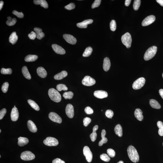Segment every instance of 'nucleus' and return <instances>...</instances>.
I'll return each instance as SVG.
<instances>
[{"mask_svg": "<svg viewBox=\"0 0 163 163\" xmlns=\"http://www.w3.org/2000/svg\"><path fill=\"white\" fill-rule=\"evenodd\" d=\"M128 156L132 162L136 163L139 160V156L136 148L133 146H130L127 149Z\"/></svg>", "mask_w": 163, "mask_h": 163, "instance_id": "1", "label": "nucleus"}, {"mask_svg": "<svg viewBox=\"0 0 163 163\" xmlns=\"http://www.w3.org/2000/svg\"><path fill=\"white\" fill-rule=\"evenodd\" d=\"M48 94L52 100L56 102H60L61 96L60 93L54 88H51L48 90Z\"/></svg>", "mask_w": 163, "mask_h": 163, "instance_id": "2", "label": "nucleus"}, {"mask_svg": "<svg viewBox=\"0 0 163 163\" xmlns=\"http://www.w3.org/2000/svg\"><path fill=\"white\" fill-rule=\"evenodd\" d=\"M157 51V47L154 46L148 48L144 55V59L145 61L150 60L155 55Z\"/></svg>", "mask_w": 163, "mask_h": 163, "instance_id": "3", "label": "nucleus"}, {"mask_svg": "<svg viewBox=\"0 0 163 163\" xmlns=\"http://www.w3.org/2000/svg\"><path fill=\"white\" fill-rule=\"evenodd\" d=\"M122 43L127 48H129L131 46L132 38L131 35L129 33H126L122 37Z\"/></svg>", "mask_w": 163, "mask_h": 163, "instance_id": "4", "label": "nucleus"}, {"mask_svg": "<svg viewBox=\"0 0 163 163\" xmlns=\"http://www.w3.org/2000/svg\"><path fill=\"white\" fill-rule=\"evenodd\" d=\"M145 79L143 77H140L134 82L132 85V87L134 90L140 89L144 86L145 83Z\"/></svg>", "mask_w": 163, "mask_h": 163, "instance_id": "5", "label": "nucleus"}, {"mask_svg": "<svg viewBox=\"0 0 163 163\" xmlns=\"http://www.w3.org/2000/svg\"><path fill=\"white\" fill-rule=\"evenodd\" d=\"M45 145L48 146H55L58 144L59 142L57 139L53 137H48L43 141Z\"/></svg>", "mask_w": 163, "mask_h": 163, "instance_id": "6", "label": "nucleus"}, {"mask_svg": "<svg viewBox=\"0 0 163 163\" xmlns=\"http://www.w3.org/2000/svg\"><path fill=\"white\" fill-rule=\"evenodd\" d=\"M35 155L30 151H25L22 153L21 158L22 160L25 161H29L35 158Z\"/></svg>", "mask_w": 163, "mask_h": 163, "instance_id": "7", "label": "nucleus"}, {"mask_svg": "<svg viewBox=\"0 0 163 163\" xmlns=\"http://www.w3.org/2000/svg\"><path fill=\"white\" fill-rule=\"evenodd\" d=\"M83 153L87 161L89 162H91L93 159V155L88 146H84L83 149Z\"/></svg>", "mask_w": 163, "mask_h": 163, "instance_id": "8", "label": "nucleus"}, {"mask_svg": "<svg viewBox=\"0 0 163 163\" xmlns=\"http://www.w3.org/2000/svg\"><path fill=\"white\" fill-rule=\"evenodd\" d=\"M96 83V80L89 76H86L82 81V83L86 86H91Z\"/></svg>", "mask_w": 163, "mask_h": 163, "instance_id": "9", "label": "nucleus"}, {"mask_svg": "<svg viewBox=\"0 0 163 163\" xmlns=\"http://www.w3.org/2000/svg\"><path fill=\"white\" fill-rule=\"evenodd\" d=\"M156 17L154 15L148 16L143 20L142 22V25L143 26H147L153 23Z\"/></svg>", "mask_w": 163, "mask_h": 163, "instance_id": "10", "label": "nucleus"}, {"mask_svg": "<svg viewBox=\"0 0 163 163\" xmlns=\"http://www.w3.org/2000/svg\"><path fill=\"white\" fill-rule=\"evenodd\" d=\"M49 118L53 122L61 124L62 122L61 117L55 112H51L49 114Z\"/></svg>", "mask_w": 163, "mask_h": 163, "instance_id": "11", "label": "nucleus"}, {"mask_svg": "<svg viewBox=\"0 0 163 163\" xmlns=\"http://www.w3.org/2000/svg\"><path fill=\"white\" fill-rule=\"evenodd\" d=\"M66 114L69 118H72L74 116V110L73 106L71 104H68L66 108Z\"/></svg>", "mask_w": 163, "mask_h": 163, "instance_id": "12", "label": "nucleus"}, {"mask_svg": "<svg viewBox=\"0 0 163 163\" xmlns=\"http://www.w3.org/2000/svg\"><path fill=\"white\" fill-rule=\"evenodd\" d=\"M63 37L65 41L70 44L74 45L77 43L76 39L72 35L65 34L63 35Z\"/></svg>", "mask_w": 163, "mask_h": 163, "instance_id": "13", "label": "nucleus"}, {"mask_svg": "<svg viewBox=\"0 0 163 163\" xmlns=\"http://www.w3.org/2000/svg\"><path fill=\"white\" fill-rule=\"evenodd\" d=\"M52 47L55 52L56 54L63 55L65 54L66 53L65 50L59 45L55 44H53Z\"/></svg>", "mask_w": 163, "mask_h": 163, "instance_id": "14", "label": "nucleus"}, {"mask_svg": "<svg viewBox=\"0 0 163 163\" xmlns=\"http://www.w3.org/2000/svg\"><path fill=\"white\" fill-rule=\"evenodd\" d=\"M94 95L96 97L100 99L106 98L108 96V94L107 92L102 90L95 91L94 93Z\"/></svg>", "mask_w": 163, "mask_h": 163, "instance_id": "15", "label": "nucleus"}, {"mask_svg": "<svg viewBox=\"0 0 163 163\" xmlns=\"http://www.w3.org/2000/svg\"><path fill=\"white\" fill-rule=\"evenodd\" d=\"M19 117V113L18 110L16 107L13 108L11 113V120L12 121H16L18 119Z\"/></svg>", "mask_w": 163, "mask_h": 163, "instance_id": "16", "label": "nucleus"}, {"mask_svg": "<svg viewBox=\"0 0 163 163\" xmlns=\"http://www.w3.org/2000/svg\"><path fill=\"white\" fill-rule=\"evenodd\" d=\"M93 20L92 19H89L85 20L77 24V26L80 28H86L88 24L93 23Z\"/></svg>", "mask_w": 163, "mask_h": 163, "instance_id": "17", "label": "nucleus"}, {"mask_svg": "<svg viewBox=\"0 0 163 163\" xmlns=\"http://www.w3.org/2000/svg\"><path fill=\"white\" fill-rule=\"evenodd\" d=\"M103 69L105 71H108L109 70L111 67V62L109 58H105L103 61Z\"/></svg>", "mask_w": 163, "mask_h": 163, "instance_id": "18", "label": "nucleus"}, {"mask_svg": "<svg viewBox=\"0 0 163 163\" xmlns=\"http://www.w3.org/2000/svg\"><path fill=\"white\" fill-rule=\"evenodd\" d=\"M37 72L38 75L42 78H46L47 75L46 71L42 67H38L37 69Z\"/></svg>", "mask_w": 163, "mask_h": 163, "instance_id": "19", "label": "nucleus"}, {"mask_svg": "<svg viewBox=\"0 0 163 163\" xmlns=\"http://www.w3.org/2000/svg\"><path fill=\"white\" fill-rule=\"evenodd\" d=\"M27 126L29 130L33 133H35L37 131V128L34 123L31 120H29L27 122Z\"/></svg>", "mask_w": 163, "mask_h": 163, "instance_id": "20", "label": "nucleus"}, {"mask_svg": "<svg viewBox=\"0 0 163 163\" xmlns=\"http://www.w3.org/2000/svg\"><path fill=\"white\" fill-rule=\"evenodd\" d=\"M142 114L143 112L141 109H136L134 113L135 117L138 120L140 121H142L143 118Z\"/></svg>", "mask_w": 163, "mask_h": 163, "instance_id": "21", "label": "nucleus"}, {"mask_svg": "<svg viewBox=\"0 0 163 163\" xmlns=\"http://www.w3.org/2000/svg\"><path fill=\"white\" fill-rule=\"evenodd\" d=\"M34 3L35 5H40L42 7L45 9H47L48 7V3L45 0H35L34 1Z\"/></svg>", "mask_w": 163, "mask_h": 163, "instance_id": "22", "label": "nucleus"}, {"mask_svg": "<svg viewBox=\"0 0 163 163\" xmlns=\"http://www.w3.org/2000/svg\"><path fill=\"white\" fill-rule=\"evenodd\" d=\"M106 135V132L105 130L103 129L102 130L101 133V137L102 139L98 143V145L99 146H102L104 143H107L108 141V139L105 137V135Z\"/></svg>", "mask_w": 163, "mask_h": 163, "instance_id": "23", "label": "nucleus"}, {"mask_svg": "<svg viewBox=\"0 0 163 163\" xmlns=\"http://www.w3.org/2000/svg\"><path fill=\"white\" fill-rule=\"evenodd\" d=\"M18 36H17L16 32H13L11 34L9 37V41L12 45H14L17 43L18 40Z\"/></svg>", "mask_w": 163, "mask_h": 163, "instance_id": "24", "label": "nucleus"}, {"mask_svg": "<svg viewBox=\"0 0 163 163\" xmlns=\"http://www.w3.org/2000/svg\"><path fill=\"white\" fill-rule=\"evenodd\" d=\"M67 72L66 71H63L60 73L56 74L54 76V78L56 80H61L67 77Z\"/></svg>", "mask_w": 163, "mask_h": 163, "instance_id": "25", "label": "nucleus"}, {"mask_svg": "<svg viewBox=\"0 0 163 163\" xmlns=\"http://www.w3.org/2000/svg\"><path fill=\"white\" fill-rule=\"evenodd\" d=\"M18 144L19 146H22L27 144L28 143V138L24 137H20L18 138Z\"/></svg>", "mask_w": 163, "mask_h": 163, "instance_id": "26", "label": "nucleus"}, {"mask_svg": "<svg viewBox=\"0 0 163 163\" xmlns=\"http://www.w3.org/2000/svg\"><path fill=\"white\" fill-rule=\"evenodd\" d=\"M150 104L151 107L154 109H160L161 108V106L159 104V103L156 100L152 99L150 100Z\"/></svg>", "mask_w": 163, "mask_h": 163, "instance_id": "27", "label": "nucleus"}, {"mask_svg": "<svg viewBox=\"0 0 163 163\" xmlns=\"http://www.w3.org/2000/svg\"><path fill=\"white\" fill-rule=\"evenodd\" d=\"M98 126L97 125H96L93 127V132L90 136V139L92 141L94 142L96 139L97 137V134L96 132V131L98 129Z\"/></svg>", "mask_w": 163, "mask_h": 163, "instance_id": "28", "label": "nucleus"}, {"mask_svg": "<svg viewBox=\"0 0 163 163\" xmlns=\"http://www.w3.org/2000/svg\"><path fill=\"white\" fill-rule=\"evenodd\" d=\"M116 135L119 137H122L123 135V130L122 126L120 124L116 125L114 129Z\"/></svg>", "mask_w": 163, "mask_h": 163, "instance_id": "29", "label": "nucleus"}, {"mask_svg": "<svg viewBox=\"0 0 163 163\" xmlns=\"http://www.w3.org/2000/svg\"><path fill=\"white\" fill-rule=\"evenodd\" d=\"M22 73L24 77L26 78L28 80H30L31 79V76L29 72L28 69L26 66H24L22 69Z\"/></svg>", "mask_w": 163, "mask_h": 163, "instance_id": "30", "label": "nucleus"}, {"mask_svg": "<svg viewBox=\"0 0 163 163\" xmlns=\"http://www.w3.org/2000/svg\"><path fill=\"white\" fill-rule=\"evenodd\" d=\"M38 56L34 55H29L25 58V61L26 62H33L36 61L38 59Z\"/></svg>", "mask_w": 163, "mask_h": 163, "instance_id": "31", "label": "nucleus"}, {"mask_svg": "<svg viewBox=\"0 0 163 163\" xmlns=\"http://www.w3.org/2000/svg\"><path fill=\"white\" fill-rule=\"evenodd\" d=\"M28 102L31 107L35 110L38 111L40 110L39 106L35 101L31 99H28Z\"/></svg>", "mask_w": 163, "mask_h": 163, "instance_id": "32", "label": "nucleus"}, {"mask_svg": "<svg viewBox=\"0 0 163 163\" xmlns=\"http://www.w3.org/2000/svg\"><path fill=\"white\" fill-rule=\"evenodd\" d=\"M8 20L6 22V24L9 26H12L15 25L17 22V19L15 18H11L10 17H7Z\"/></svg>", "mask_w": 163, "mask_h": 163, "instance_id": "33", "label": "nucleus"}, {"mask_svg": "<svg viewBox=\"0 0 163 163\" xmlns=\"http://www.w3.org/2000/svg\"><path fill=\"white\" fill-rule=\"evenodd\" d=\"M93 52V49L91 47H89L85 49L83 56L84 57H88L91 55Z\"/></svg>", "mask_w": 163, "mask_h": 163, "instance_id": "34", "label": "nucleus"}, {"mask_svg": "<svg viewBox=\"0 0 163 163\" xmlns=\"http://www.w3.org/2000/svg\"><path fill=\"white\" fill-rule=\"evenodd\" d=\"M157 126L159 128V134L160 136H163V123L162 122L159 121L157 122Z\"/></svg>", "mask_w": 163, "mask_h": 163, "instance_id": "35", "label": "nucleus"}, {"mask_svg": "<svg viewBox=\"0 0 163 163\" xmlns=\"http://www.w3.org/2000/svg\"><path fill=\"white\" fill-rule=\"evenodd\" d=\"M73 96V93L71 91L65 92L63 95V96L66 99H72Z\"/></svg>", "mask_w": 163, "mask_h": 163, "instance_id": "36", "label": "nucleus"}, {"mask_svg": "<svg viewBox=\"0 0 163 163\" xmlns=\"http://www.w3.org/2000/svg\"><path fill=\"white\" fill-rule=\"evenodd\" d=\"M56 88L58 91H61L62 90L67 91L68 90V88L65 85L61 84L57 85Z\"/></svg>", "mask_w": 163, "mask_h": 163, "instance_id": "37", "label": "nucleus"}, {"mask_svg": "<svg viewBox=\"0 0 163 163\" xmlns=\"http://www.w3.org/2000/svg\"><path fill=\"white\" fill-rule=\"evenodd\" d=\"M140 3L141 1L140 0H135L134 1L133 7L135 10H138L140 6Z\"/></svg>", "mask_w": 163, "mask_h": 163, "instance_id": "38", "label": "nucleus"}, {"mask_svg": "<svg viewBox=\"0 0 163 163\" xmlns=\"http://www.w3.org/2000/svg\"><path fill=\"white\" fill-rule=\"evenodd\" d=\"M12 72V70L11 68H2L1 70V73L3 75H11Z\"/></svg>", "mask_w": 163, "mask_h": 163, "instance_id": "39", "label": "nucleus"}, {"mask_svg": "<svg viewBox=\"0 0 163 163\" xmlns=\"http://www.w3.org/2000/svg\"><path fill=\"white\" fill-rule=\"evenodd\" d=\"M100 158L102 160L106 162H109L110 160V158L106 154H102L100 156Z\"/></svg>", "mask_w": 163, "mask_h": 163, "instance_id": "40", "label": "nucleus"}, {"mask_svg": "<svg viewBox=\"0 0 163 163\" xmlns=\"http://www.w3.org/2000/svg\"><path fill=\"white\" fill-rule=\"evenodd\" d=\"M110 29L112 31H115L116 28V24L115 21L113 20L111 21L110 24Z\"/></svg>", "mask_w": 163, "mask_h": 163, "instance_id": "41", "label": "nucleus"}, {"mask_svg": "<svg viewBox=\"0 0 163 163\" xmlns=\"http://www.w3.org/2000/svg\"><path fill=\"white\" fill-rule=\"evenodd\" d=\"M9 86V84L8 82H5L2 87V90L3 93H4L7 92Z\"/></svg>", "mask_w": 163, "mask_h": 163, "instance_id": "42", "label": "nucleus"}, {"mask_svg": "<svg viewBox=\"0 0 163 163\" xmlns=\"http://www.w3.org/2000/svg\"><path fill=\"white\" fill-rule=\"evenodd\" d=\"M107 153L110 157H114L115 156V151L112 149H108L107 150Z\"/></svg>", "mask_w": 163, "mask_h": 163, "instance_id": "43", "label": "nucleus"}, {"mask_svg": "<svg viewBox=\"0 0 163 163\" xmlns=\"http://www.w3.org/2000/svg\"><path fill=\"white\" fill-rule=\"evenodd\" d=\"M105 114L106 116L108 118H112L114 115V112L111 110H108L106 111Z\"/></svg>", "mask_w": 163, "mask_h": 163, "instance_id": "44", "label": "nucleus"}, {"mask_svg": "<svg viewBox=\"0 0 163 163\" xmlns=\"http://www.w3.org/2000/svg\"><path fill=\"white\" fill-rule=\"evenodd\" d=\"M101 2V0H95L94 2L92 5V8L94 9L95 8L98 7L100 5Z\"/></svg>", "mask_w": 163, "mask_h": 163, "instance_id": "45", "label": "nucleus"}, {"mask_svg": "<svg viewBox=\"0 0 163 163\" xmlns=\"http://www.w3.org/2000/svg\"><path fill=\"white\" fill-rule=\"evenodd\" d=\"M91 122V119L88 117H85L83 119V122L84 125L87 127Z\"/></svg>", "mask_w": 163, "mask_h": 163, "instance_id": "46", "label": "nucleus"}, {"mask_svg": "<svg viewBox=\"0 0 163 163\" xmlns=\"http://www.w3.org/2000/svg\"><path fill=\"white\" fill-rule=\"evenodd\" d=\"M12 13L14 15L17 16L19 18H23L24 17V14L22 13V12H19L16 10H14L13 11Z\"/></svg>", "mask_w": 163, "mask_h": 163, "instance_id": "47", "label": "nucleus"}, {"mask_svg": "<svg viewBox=\"0 0 163 163\" xmlns=\"http://www.w3.org/2000/svg\"><path fill=\"white\" fill-rule=\"evenodd\" d=\"M75 8V5L73 3H71L70 4L65 6V9L68 10H71Z\"/></svg>", "mask_w": 163, "mask_h": 163, "instance_id": "48", "label": "nucleus"}, {"mask_svg": "<svg viewBox=\"0 0 163 163\" xmlns=\"http://www.w3.org/2000/svg\"><path fill=\"white\" fill-rule=\"evenodd\" d=\"M85 112L87 114H90L93 113L94 111L90 107H87L85 108Z\"/></svg>", "mask_w": 163, "mask_h": 163, "instance_id": "49", "label": "nucleus"}, {"mask_svg": "<svg viewBox=\"0 0 163 163\" xmlns=\"http://www.w3.org/2000/svg\"><path fill=\"white\" fill-rule=\"evenodd\" d=\"M28 36L30 39L34 40L37 37L36 34L35 32L32 31L31 33L29 34Z\"/></svg>", "mask_w": 163, "mask_h": 163, "instance_id": "50", "label": "nucleus"}, {"mask_svg": "<svg viewBox=\"0 0 163 163\" xmlns=\"http://www.w3.org/2000/svg\"><path fill=\"white\" fill-rule=\"evenodd\" d=\"M6 113V109H3L0 111V120L2 119L5 115Z\"/></svg>", "mask_w": 163, "mask_h": 163, "instance_id": "51", "label": "nucleus"}, {"mask_svg": "<svg viewBox=\"0 0 163 163\" xmlns=\"http://www.w3.org/2000/svg\"><path fill=\"white\" fill-rule=\"evenodd\" d=\"M37 38L39 40H41L45 36V34L43 33L42 32L36 34Z\"/></svg>", "mask_w": 163, "mask_h": 163, "instance_id": "52", "label": "nucleus"}, {"mask_svg": "<svg viewBox=\"0 0 163 163\" xmlns=\"http://www.w3.org/2000/svg\"><path fill=\"white\" fill-rule=\"evenodd\" d=\"M52 163H65V162L64 161L60 159L56 158L53 161Z\"/></svg>", "mask_w": 163, "mask_h": 163, "instance_id": "53", "label": "nucleus"}, {"mask_svg": "<svg viewBox=\"0 0 163 163\" xmlns=\"http://www.w3.org/2000/svg\"><path fill=\"white\" fill-rule=\"evenodd\" d=\"M34 30L35 33H36V34L42 32V29L38 28H34Z\"/></svg>", "mask_w": 163, "mask_h": 163, "instance_id": "54", "label": "nucleus"}, {"mask_svg": "<svg viewBox=\"0 0 163 163\" xmlns=\"http://www.w3.org/2000/svg\"><path fill=\"white\" fill-rule=\"evenodd\" d=\"M131 1V0H126L125 3V6H129Z\"/></svg>", "mask_w": 163, "mask_h": 163, "instance_id": "55", "label": "nucleus"}, {"mask_svg": "<svg viewBox=\"0 0 163 163\" xmlns=\"http://www.w3.org/2000/svg\"><path fill=\"white\" fill-rule=\"evenodd\" d=\"M159 93L161 97L163 99V89H161L159 91Z\"/></svg>", "mask_w": 163, "mask_h": 163, "instance_id": "56", "label": "nucleus"}, {"mask_svg": "<svg viewBox=\"0 0 163 163\" xmlns=\"http://www.w3.org/2000/svg\"><path fill=\"white\" fill-rule=\"evenodd\" d=\"M156 1L161 6L163 7V0H157Z\"/></svg>", "mask_w": 163, "mask_h": 163, "instance_id": "57", "label": "nucleus"}, {"mask_svg": "<svg viewBox=\"0 0 163 163\" xmlns=\"http://www.w3.org/2000/svg\"><path fill=\"white\" fill-rule=\"evenodd\" d=\"M4 4V2L2 1H1L0 2V10H1L2 9V8Z\"/></svg>", "mask_w": 163, "mask_h": 163, "instance_id": "58", "label": "nucleus"}, {"mask_svg": "<svg viewBox=\"0 0 163 163\" xmlns=\"http://www.w3.org/2000/svg\"><path fill=\"white\" fill-rule=\"evenodd\" d=\"M117 163H124L123 161H119V162H118Z\"/></svg>", "mask_w": 163, "mask_h": 163, "instance_id": "59", "label": "nucleus"}, {"mask_svg": "<svg viewBox=\"0 0 163 163\" xmlns=\"http://www.w3.org/2000/svg\"><path fill=\"white\" fill-rule=\"evenodd\" d=\"M1 130H0V133H1Z\"/></svg>", "mask_w": 163, "mask_h": 163, "instance_id": "60", "label": "nucleus"}, {"mask_svg": "<svg viewBox=\"0 0 163 163\" xmlns=\"http://www.w3.org/2000/svg\"><path fill=\"white\" fill-rule=\"evenodd\" d=\"M14 107H16V106H14Z\"/></svg>", "mask_w": 163, "mask_h": 163, "instance_id": "61", "label": "nucleus"}, {"mask_svg": "<svg viewBox=\"0 0 163 163\" xmlns=\"http://www.w3.org/2000/svg\"><path fill=\"white\" fill-rule=\"evenodd\" d=\"M162 77H163V74H162Z\"/></svg>", "mask_w": 163, "mask_h": 163, "instance_id": "62", "label": "nucleus"}, {"mask_svg": "<svg viewBox=\"0 0 163 163\" xmlns=\"http://www.w3.org/2000/svg\"><path fill=\"white\" fill-rule=\"evenodd\" d=\"M1 156H0V158H1Z\"/></svg>", "mask_w": 163, "mask_h": 163, "instance_id": "63", "label": "nucleus"}, {"mask_svg": "<svg viewBox=\"0 0 163 163\" xmlns=\"http://www.w3.org/2000/svg\"></svg>", "mask_w": 163, "mask_h": 163, "instance_id": "64", "label": "nucleus"}]
</instances>
